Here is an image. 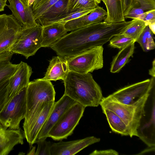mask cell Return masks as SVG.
<instances>
[{
	"mask_svg": "<svg viewBox=\"0 0 155 155\" xmlns=\"http://www.w3.org/2000/svg\"><path fill=\"white\" fill-rule=\"evenodd\" d=\"M42 29V26L39 24L30 27H22L10 51L22 55L26 59L35 55L41 47Z\"/></svg>",
	"mask_w": 155,
	"mask_h": 155,
	"instance_id": "obj_9",
	"label": "cell"
},
{
	"mask_svg": "<svg viewBox=\"0 0 155 155\" xmlns=\"http://www.w3.org/2000/svg\"><path fill=\"white\" fill-rule=\"evenodd\" d=\"M131 22L108 23L103 21L90 25L67 33L50 48L58 56L68 58L102 46L113 36L121 34Z\"/></svg>",
	"mask_w": 155,
	"mask_h": 155,
	"instance_id": "obj_1",
	"label": "cell"
},
{
	"mask_svg": "<svg viewBox=\"0 0 155 155\" xmlns=\"http://www.w3.org/2000/svg\"><path fill=\"white\" fill-rule=\"evenodd\" d=\"M134 43L133 42L121 49L114 57L111 63V72H118L128 62L129 58L134 53Z\"/></svg>",
	"mask_w": 155,
	"mask_h": 155,
	"instance_id": "obj_22",
	"label": "cell"
},
{
	"mask_svg": "<svg viewBox=\"0 0 155 155\" xmlns=\"http://www.w3.org/2000/svg\"><path fill=\"white\" fill-rule=\"evenodd\" d=\"M8 1H9V0H7Z\"/></svg>",
	"mask_w": 155,
	"mask_h": 155,
	"instance_id": "obj_46",
	"label": "cell"
},
{
	"mask_svg": "<svg viewBox=\"0 0 155 155\" xmlns=\"http://www.w3.org/2000/svg\"><path fill=\"white\" fill-rule=\"evenodd\" d=\"M38 145L36 155H51V149L52 143L47 141L46 139H41L37 140Z\"/></svg>",
	"mask_w": 155,
	"mask_h": 155,
	"instance_id": "obj_33",
	"label": "cell"
},
{
	"mask_svg": "<svg viewBox=\"0 0 155 155\" xmlns=\"http://www.w3.org/2000/svg\"><path fill=\"white\" fill-rule=\"evenodd\" d=\"M68 0H59L50 7L36 21L41 25L44 22L56 18L67 12Z\"/></svg>",
	"mask_w": 155,
	"mask_h": 155,
	"instance_id": "obj_24",
	"label": "cell"
},
{
	"mask_svg": "<svg viewBox=\"0 0 155 155\" xmlns=\"http://www.w3.org/2000/svg\"><path fill=\"white\" fill-rule=\"evenodd\" d=\"M98 5L96 0H68L67 12L81 9L93 10Z\"/></svg>",
	"mask_w": 155,
	"mask_h": 155,
	"instance_id": "obj_29",
	"label": "cell"
},
{
	"mask_svg": "<svg viewBox=\"0 0 155 155\" xmlns=\"http://www.w3.org/2000/svg\"><path fill=\"white\" fill-rule=\"evenodd\" d=\"M32 73L31 68L27 63L21 61L17 69L9 79L6 104L22 89L27 87Z\"/></svg>",
	"mask_w": 155,
	"mask_h": 155,
	"instance_id": "obj_13",
	"label": "cell"
},
{
	"mask_svg": "<svg viewBox=\"0 0 155 155\" xmlns=\"http://www.w3.org/2000/svg\"><path fill=\"white\" fill-rule=\"evenodd\" d=\"M146 23L138 19H133L125 29L121 33L131 38L135 42L147 26Z\"/></svg>",
	"mask_w": 155,
	"mask_h": 155,
	"instance_id": "obj_27",
	"label": "cell"
},
{
	"mask_svg": "<svg viewBox=\"0 0 155 155\" xmlns=\"http://www.w3.org/2000/svg\"><path fill=\"white\" fill-rule=\"evenodd\" d=\"M22 27L12 15H0V55L10 52Z\"/></svg>",
	"mask_w": 155,
	"mask_h": 155,
	"instance_id": "obj_11",
	"label": "cell"
},
{
	"mask_svg": "<svg viewBox=\"0 0 155 155\" xmlns=\"http://www.w3.org/2000/svg\"><path fill=\"white\" fill-rule=\"evenodd\" d=\"M23 4L26 7L29 6L28 5V0H20Z\"/></svg>",
	"mask_w": 155,
	"mask_h": 155,
	"instance_id": "obj_41",
	"label": "cell"
},
{
	"mask_svg": "<svg viewBox=\"0 0 155 155\" xmlns=\"http://www.w3.org/2000/svg\"><path fill=\"white\" fill-rule=\"evenodd\" d=\"M103 51L102 46H99L65 59L69 71L86 74L102 68L103 66Z\"/></svg>",
	"mask_w": 155,
	"mask_h": 155,
	"instance_id": "obj_7",
	"label": "cell"
},
{
	"mask_svg": "<svg viewBox=\"0 0 155 155\" xmlns=\"http://www.w3.org/2000/svg\"><path fill=\"white\" fill-rule=\"evenodd\" d=\"M35 0H28V6L31 7Z\"/></svg>",
	"mask_w": 155,
	"mask_h": 155,
	"instance_id": "obj_42",
	"label": "cell"
},
{
	"mask_svg": "<svg viewBox=\"0 0 155 155\" xmlns=\"http://www.w3.org/2000/svg\"><path fill=\"white\" fill-rule=\"evenodd\" d=\"M13 54L8 52L0 55V82L9 79L17 69L18 64L10 61Z\"/></svg>",
	"mask_w": 155,
	"mask_h": 155,
	"instance_id": "obj_25",
	"label": "cell"
},
{
	"mask_svg": "<svg viewBox=\"0 0 155 155\" xmlns=\"http://www.w3.org/2000/svg\"><path fill=\"white\" fill-rule=\"evenodd\" d=\"M59 0H37L34 2L32 9L36 21L50 7Z\"/></svg>",
	"mask_w": 155,
	"mask_h": 155,
	"instance_id": "obj_30",
	"label": "cell"
},
{
	"mask_svg": "<svg viewBox=\"0 0 155 155\" xmlns=\"http://www.w3.org/2000/svg\"><path fill=\"white\" fill-rule=\"evenodd\" d=\"M101 0V1H102L104 4H105L106 0Z\"/></svg>",
	"mask_w": 155,
	"mask_h": 155,
	"instance_id": "obj_44",
	"label": "cell"
},
{
	"mask_svg": "<svg viewBox=\"0 0 155 155\" xmlns=\"http://www.w3.org/2000/svg\"><path fill=\"white\" fill-rule=\"evenodd\" d=\"M96 1L98 4L101 3V1L100 0H96Z\"/></svg>",
	"mask_w": 155,
	"mask_h": 155,
	"instance_id": "obj_43",
	"label": "cell"
},
{
	"mask_svg": "<svg viewBox=\"0 0 155 155\" xmlns=\"http://www.w3.org/2000/svg\"><path fill=\"white\" fill-rule=\"evenodd\" d=\"M155 94L154 86L145 102L137 130L138 137L149 147L155 145Z\"/></svg>",
	"mask_w": 155,
	"mask_h": 155,
	"instance_id": "obj_8",
	"label": "cell"
},
{
	"mask_svg": "<svg viewBox=\"0 0 155 155\" xmlns=\"http://www.w3.org/2000/svg\"><path fill=\"white\" fill-rule=\"evenodd\" d=\"M55 92L50 81L42 78L30 82L26 90V112L24 122L32 119L46 102L55 101Z\"/></svg>",
	"mask_w": 155,
	"mask_h": 155,
	"instance_id": "obj_3",
	"label": "cell"
},
{
	"mask_svg": "<svg viewBox=\"0 0 155 155\" xmlns=\"http://www.w3.org/2000/svg\"><path fill=\"white\" fill-rule=\"evenodd\" d=\"M107 15V11L98 5L90 13L68 22L65 24L64 27L68 31H71L103 21Z\"/></svg>",
	"mask_w": 155,
	"mask_h": 155,
	"instance_id": "obj_17",
	"label": "cell"
},
{
	"mask_svg": "<svg viewBox=\"0 0 155 155\" xmlns=\"http://www.w3.org/2000/svg\"><path fill=\"white\" fill-rule=\"evenodd\" d=\"M69 71L66 60L59 56L53 57L50 60L43 79L64 81Z\"/></svg>",
	"mask_w": 155,
	"mask_h": 155,
	"instance_id": "obj_19",
	"label": "cell"
},
{
	"mask_svg": "<svg viewBox=\"0 0 155 155\" xmlns=\"http://www.w3.org/2000/svg\"><path fill=\"white\" fill-rule=\"evenodd\" d=\"M64 95L85 107H97L103 98L101 89L90 73L69 71L63 81Z\"/></svg>",
	"mask_w": 155,
	"mask_h": 155,
	"instance_id": "obj_2",
	"label": "cell"
},
{
	"mask_svg": "<svg viewBox=\"0 0 155 155\" xmlns=\"http://www.w3.org/2000/svg\"><path fill=\"white\" fill-rule=\"evenodd\" d=\"M9 79L3 80L0 82V113L6 104Z\"/></svg>",
	"mask_w": 155,
	"mask_h": 155,
	"instance_id": "obj_34",
	"label": "cell"
},
{
	"mask_svg": "<svg viewBox=\"0 0 155 155\" xmlns=\"http://www.w3.org/2000/svg\"><path fill=\"white\" fill-rule=\"evenodd\" d=\"M154 35L155 34V22L149 24L148 25Z\"/></svg>",
	"mask_w": 155,
	"mask_h": 155,
	"instance_id": "obj_40",
	"label": "cell"
},
{
	"mask_svg": "<svg viewBox=\"0 0 155 155\" xmlns=\"http://www.w3.org/2000/svg\"><path fill=\"white\" fill-rule=\"evenodd\" d=\"M152 32L147 25L136 42L140 45L143 51L147 52L155 48V44Z\"/></svg>",
	"mask_w": 155,
	"mask_h": 155,
	"instance_id": "obj_28",
	"label": "cell"
},
{
	"mask_svg": "<svg viewBox=\"0 0 155 155\" xmlns=\"http://www.w3.org/2000/svg\"><path fill=\"white\" fill-rule=\"evenodd\" d=\"M93 10L81 9L68 12L54 18L43 23L42 26L52 24L62 23L65 24L68 22L78 18L91 12Z\"/></svg>",
	"mask_w": 155,
	"mask_h": 155,
	"instance_id": "obj_26",
	"label": "cell"
},
{
	"mask_svg": "<svg viewBox=\"0 0 155 155\" xmlns=\"http://www.w3.org/2000/svg\"><path fill=\"white\" fill-rule=\"evenodd\" d=\"M155 59L153 62L152 68L149 71V74L153 77L155 78Z\"/></svg>",
	"mask_w": 155,
	"mask_h": 155,
	"instance_id": "obj_38",
	"label": "cell"
},
{
	"mask_svg": "<svg viewBox=\"0 0 155 155\" xmlns=\"http://www.w3.org/2000/svg\"><path fill=\"white\" fill-rule=\"evenodd\" d=\"M7 0H0V12L4 10V8L7 4L6 2Z\"/></svg>",
	"mask_w": 155,
	"mask_h": 155,
	"instance_id": "obj_37",
	"label": "cell"
},
{
	"mask_svg": "<svg viewBox=\"0 0 155 155\" xmlns=\"http://www.w3.org/2000/svg\"><path fill=\"white\" fill-rule=\"evenodd\" d=\"M136 19L143 21L147 25L149 24L155 22V9L144 12L138 16Z\"/></svg>",
	"mask_w": 155,
	"mask_h": 155,
	"instance_id": "obj_35",
	"label": "cell"
},
{
	"mask_svg": "<svg viewBox=\"0 0 155 155\" xmlns=\"http://www.w3.org/2000/svg\"><path fill=\"white\" fill-rule=\"evenodd\" d=\"M85 107L78 103L71 106L51 128L48 137L58 141L67 139L73 134L83 116Z\"/></svg>",
	"mask_w": 155,
	"mask_h": 155,
	"instance_id": "obj_5",
	"label": "cell"
},
{
	"mask_svg": "<svg viewBox=\"0 0 155 155\" xmlns=\"http://www.w3.org/2000/svg\"><path fill=\"white\" fill-rule=\"evenodd\" d=\"M77 103L64 94L57 101L55 102L51 112L38 135L37 140L48 137L49 131L61 116L71 106Z\"/></svg>",
	"mask_w": 155,
	"mask_h": 155,
	"instance_id": "obj_14",
	"label": "cell"
},
{
	"mask_svg": "<svg viewBox=\"0 0 155 155\" xmlns=\"http://www.w3.org/2000/svg\"><path fill=\"white\" fill-rule=\"evenodd\" d=\"M107 15L104 21L108 23L124 21L121 0H106Z\"/></svg>",
	"mask_w": 155,
	"mask_h": 155,
	"instance_id": "obj_21",
	"label": "cell"
},
{
	"mask_svg": "<svg viewBox=\"0 0 155 155\" xmlns=\"http://www.w3.org/2000/svg\"><path fill=\"white\" fill-rule=\"evenodd\" d=\"M27 87L22 89L7 104L0 113V122L9 129L18 130L26 112Z\"/></svg>",
	"mask_w": 155,
	"mask_h": 155,
	"instance_id": "obj_6",
	"label": "cell"
},
{
	"mask_svg": "<svg viewBox=\"0 0 155 155\" xmlns=\"http://www.w3.org/2000/svg\"><path fill=\"white\" fill-rule=\"evenodd\" d=\"M118 153L112 149L104 150H95L90 155H118Z\"/></svg>",
	"mask_w": 155,
	"mask_h": 155,
	"instance_id": "obj_36",
	"label": "cell"
},
{
	"mask_svg": "<svg viewBox=\"0 0 155 155\" xmlns=\"http://www.w3.org/2000/svg\"><path fill=\"white\" fill-rule=\"evenodd\" d=\"M32 148H31L30 151L27 154V155H36V150H35L36 147L35 146H32Z\"/></svg>",
	"mask_w": 155,
	"mask_h": 155,
	"instance_id": "obj_39",
	"label": "cell"
},
{
	"mask_svg": "<svg viewBox=\"0 0 155 155\" xmlns=\"http://www.w3.org/2000/svg\"><path fill=\"white\" fill-rule=\"evenodd\" d=\"M112 131L123 136H129L127 127L120 118L112 111L101 107Z\"/></svg>",
	"mask_w": 155,
	"mask_h": 155,
	"instance_id": "obj_23",
	"label": "cell"
},
{
	"mask_svg": "<svg viewBox=\"0 0 155 155\" xmlns=\"http://www.w3.org/2000/svg\"><path fill=\"white\" fill-rule=\"evenodd\" d=\"M109 41V45L110 47L120 49L135 42L133 39L122 34L113 36Z\"/></svg>",
	"mask_w": 155,
	"mask_h": 155,
	"instance_id": "obj_31",
	"label": "cell"
},
{
	"mask_svg": "<svg viewBox=\"0 0 155 155\" xmlns=\"http://www.w3.org/2000/svg\"><path fill=\"white\" fill-rule=\"evenodd\" d=\"M24 138L20 129H9L0 122V155H7L15 146L23 144Z\"/></svg>",
	"mask_w": 155,
	"mask_h": 155,
	"instance_id": "obj_16",
	"label": "cell"
},
{
	"mask_svg": "<svg viewBox=\"0 0 155 155\" xmlns=\"http://www.w3.org/2000/svg\"><path fill=\"white\" fill-rule=\"evenodd\" d=\"M65 24H52L42 26L41 47H51L67 34Z\"/></svg>",
	"mask_w": 155,
	"mask_h": 155,
	"instance_id": "obj_20",
	"label": "cell"
},
{
	"mask_svg": "<svg viewBox=\"0 0 155 155\" xmlns=\"http://www.w3.org/2000/svg\"><path fill=\"white\" fill-rule=\"evenodd\" d=\"M55 101L46 102L42 110L32 119L24 122L23 127L24 137L30 145L35 143L38 135L51 112Z\"/></svg>",
	"mask_w": 155,
	"mask_h": 155,
	"instance_id": "obj_12",
	"label": "cell"
},
{
	"mask_svg": "<svg viewBox=\"0 0 155 155\" xmlns=\"http://www.w3.org/2000/svg\"><path fill=\"white\" fill-rule=\"evenodd\" d=\"M149 94L133 104H122L113 100L107 96L103 97L100 105L101 107L114 112L120 118L127 126L130 137L133 136L137 137V129L143 106Z\"/></svg>",
	"mask_w": 155,
	"mask_h": 155,
	"instance_id": "obj_4",
	"label": "cell"
},
{
	"mask_svg": "<svg viewBox=\"0 0 155 155\" xmlns=\"http://www.w3.org/2000/svg\"><path fill=\"white\" fill-rule=\"evenodd\" d=\"M124 16L133 8L144 6L155 0H121Z\"/></svg>",
	"mask_w": 155,
	"mask_h": 155,
	"instance_id": "obj_32",
	"label": "cell"
},
{
	"mask_svg": "<svg viewBox=\"0 0 155 155\" xmlns=\"http://www.w3.org/2000/svg\"><path fill=\"white\" fill-rule=\"evenodd\" d=\"M37 0H35V1H37ZM35 1H34V2H35Z\"/></svg>",
	"mask_w": 155,
	"mask_h": 155,
	"instance_id": "obj_45",
	"label": "cell"
},
{
	"mask_svg": "<svg viewBox=\"0 0 155 155\" xmlns=\"http://www.w3.org/2000/svg\"><path fill=\"white\" fill-rule=\"evenodd\" d=\"M100 139L94 136L68 141L51 143V155H73L87 147L99 142Z\"/></svg>",
	"mask_w": 155,
	"mask_h": 155,
	"instance_id": "obj_15",
	"label": "cell"
},
{
	"mask_svg": "<svg viewBox=\"0 0 155 155\" xmlns=\"http://www.w3.org/2000/svg\"><path fill=\"white\" fill-rule=\"evenodd\" d=\"M152 77L120 88L108 97L114 101L126 105L134 104L148 94L155 86Z\"/></svg>",
	"mask_w": 155,
	"mask_h": 155,
	"instance_id": "obj_10",
	"label": "cell"
},
{
	"mask_svg": "<svg viewBox=\"0 0 155 155\" xmlns=\"http://www.w3.org/2000/svg\"><path fill=\"white\" fill-rule=\"evenodd\" d=\"M8 1L9 4L7 6L22 27H30L38 24L34 18L31 7L25 6L20 0Z\"/></svg>",
	"mask_w": 155,
	"mask_h": 155,
	"instance_id": "obj_18",
	"label": "cell"
}]
</instances>
